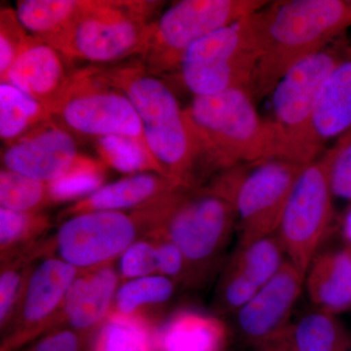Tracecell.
Segmentation results:
<instances>
[{
    "instance_id": "obj_21",
    "label": "cell",
    "mask_w": 351,
    "mask_h": 351,
    "mask_svg": "<svg viewBox=\"0 0 351 351\" xmlns=\"http://www.w3.org/2000/svg\"><path fill=\"white\" fill-rule=\"evenodd\" d=\"M230 339L223 317L186 307L164 317L156 332L157 351H226Z\"/></svg>"
},
{
    "instance_id": "obj_39",
    "label": "cell",
    "mask_w": 351,
    "mask_h": 351,
    "mask_svg": "<svg viewBox=\"0 0 351 351\" xmlns=\"http://www.w3.org/2000/svg\"><path fill=\"white\" fill-rule=\"evenodd\" d=\"M343 232H345V237L348 246H351V210L346 216Z\"/></svg>"
},
{
    "instance_id": "obj_3",
    "label": "cell",
    "mask_w": 351,
    "mask_h": 351,
    "mask_svg": "<svg viewBox=\"0 0 351 351\" xmlns=\"http://www.w3.org/2000/svg\"><path fill=\"white\" fill-rule=\"evenodd\" d=\"M263 44L250 92L260 101L289 69L343 38L351 25V1L283 0L262 10Z\"/></svg>"
},
{
    "instance_id": "obj_22",
    "label": "cell",
    "mask_w": 351,
    "mask_h": 351,
    "mask_svg": "<svg viewBox=\"0 0 351 351\" xmlns=\"http://www.w3.org/2000/svg\"><path fill=\"white\" fill-rule=\"evenodd\" d=\"M313 308L339 314L351 311V246L318 253L304 276Z\"/></svg>"
},
{
    "instance_id": "obj_37",
    "label": "cell",
    "mask_w": 351,
    "mask_h": 351,
    "mask_svg": "<svg viewBox=\"0 0 351 351\" xmlns=\"http://www.w3.org/2000/svg\"><path fill=\"white\" fill-rule=\"evenodd\" d=\"M90 338L71 328H59L32 341L25 351H87Z\"/></svg>"
},
{
    "instance_id": "obj_27",
    "label": "cell",
    "mask_w": 351,
    "mask_h": 351,
    "mask_svg": "<svg viewBox=\"0 0 351 351\" xmlns=\"http://www.w3.org/2000/svg\"><path fill=\"white\" fill-rule=\"evenodd\" d=\"M52 226V218L46 212L0 207V262L38 246L47 239Z\"/></svg>"
},
{
    "instance_id": "obj_2",
    "label": "cell",
    "mask_w": 351,
    "mask_h": 351,
    "mask_svg": "<svg viewBox=\"0 0 351 351\" xmlns=\"http://www.w3.org/2000/svg\"><path fill=\"white\" fill-rule=\"evenodd\" d=\"M133 213L142 235L158 233L182 252L195 289L218 276L237 230V216L228 201L203 186L177 188Z\"/></svg>"
},
{
    "instance_id": "obj_14",
    "label": "cell",
    "mask_w": 351,
    "mask_h": 351,
    "mask_svg": "<svg viewBox=\"0 0 351 351\" xmlns=\"http://www.w3.org/2000/svg\"><path fill=\"white\" fill-rule=\"evenodd\" d=\"M304 276L286 260L276 276L232 316L233 330L245 348L276 341L288 332L304 288Z\"/></svg>"
},
{
    "instance_id": "obj_25",
    "label": "cell",
    "mask_w": 351,
    "mask_h": 351,
    "mask_svg": "<svg viewBox=\"0 0 351 351\" xmlns=\"http://www.w3.org/2000/svg\"><path fill=\"white\" fill-rule=\"evenodd\" d=\"M293 351H351V334L334 314L313 308L288 330Z\"/></svg>"
},
{
    "instance_id": "obj_33",
    "label": "cell",
    "mask_w": 351,
    "mask_h": 351,
    "mask_svg": "<svg viewBox=\"0 0 351 351\" xmlns=\"http://www.w3.org/2000/svg\"><path fill=\"white\" fill-rule=\"evenodd\" d=\"M122 282L158 274V258L154 240L142 235L122 253L117 261Z\"/></svg>"
},
{
    "instance_id": "obj_38",
    "label": "cell",
    "mask_w": 351,
    "mask_h": 351,
    "mask_svg": "<svg viewBox=\"0 0 351 351\" xmlns=\"http://www.w3.org/2000/svg\"><path fill=\"white\" fill-rule=\"evenodd\" d=\"M247 351H293L292 346L288 339V332L283 337L265 343V345L246 348Z\"/></svg>"
},
{
    "instance_id": "obj_28",
    "label": "cell",
    "mask_w": 351,
    "mask_h": 351,
    "mask_svg": "<svg viewBox=\"0 0 351 351\" xmlns=\"http://www.w3.org/2000/svg\"><path fill=\"white\" fill-rule=\"evenodd\" d=\"M46 240V239H45ZM45 240L31 250L0 262V331L13 319L34 263L46 257Z\"/></svg>"
},
{
    "instance_id": "obj_9",
    "label": "cell",
    "mask_w": 351,
    "mask_h": 351,
    "mask_svg": "<svg viewBox=\"0 0 351 351\" xmlns=\"http://www.w3.org/2000/svg\"><path fill=\"white\" fill-rule=\"evenodd\" d=\"M265 0H182L154 21L138 59L154 75L178 71L184 53L209 34L267 6Z\"/></svg>"
},
{
    "instance_id": "obj_16",
    "label": "cell",
    "mask_w": 351,
    "mask_h": 351,
    "mask_svg": "<svg viewBox=\"0 0 351 351\" xmlns=\"http://www.w3.org/2000/svg\"><path fill=\"white\" fill-rule=\"evenodd\" d=\"M88 158L78 151L73 134L54 119L6 145L1 154L2 168L47 184L64 177Z\"/></svg>"
},
{
    "instance_id": "obj_30",
    "label": "cell",
    "mask_w": 351,
    "mask_h": 351,
    "mask_svg": "<svg viewBox=\"0 0 351 351\" xmlns=\"http://www.w3.org/2000/svg\"><path fill=\"white\" fill-rule=\"evenodd\" d=\"M97 145L101 160L108 168L128 175L154 172L164 176L151 152L138 141L110 136L97 140Z\"/></svg>"
},
{
    "instance_id": "obj_26",
    "label": "cell",
    "mask_w": 351,
    "mask_h": 351,
    "mask_svg": "<svg viewBox=\"0 0 351 351\" xmlns=\"http://www.w3.org/2000/svg\"><path fill=\"white\" fill-rule=\"evenodd\" d=\"M53 119L47 108L10 83H0V137L6 145Z\"/></svg>"
},
{
    "instance_id": "obj_19",
    "label": "cell",
    "mask_w": 351,
    "mask_h": 351,
    "mask_svg": "<svg viewBox=\"0 0 351 351\" xmlns=\"http://www.w3.org/2000/svg\"><path fill=\"white\" fill-rule=\"evenodd\" d=\"M351 130V54L328 78L316 101L307 135L308 162L326 151V145Z\"/></svg>"
},
{
    "instance_id": "obj_11",
    "label": "cell",
    "mask_w": 351,
    "mask_h": 351,
    "mask_svg": "<svg viewBox=\"0 0 351 351\" xmlns=\"http://www.w3.org/2000/svg\"><path fill=\"white\" fill-rule=\"evenodd\" d=\"M51 117L71 134L97 140L117 136L133 138L147 147L133 104L121 90L104 80L98 66H89L71 73Z\"/></svg>"
},
{
    "instance_id": "obj_6",
    "label": "cell",
    "mask_w": 351,
    "mask_h": 351,
    "mask_svg": "<svg viewBox=\"0 0 351 351\" xmlns=\"http://www.w3.org/2000/svg\"><path fill=\"white\" fill-rule=\"evenodd\" d=\"M304 165L267 158L223 171L205 188L228 201L237 216L239 244L276 234L284 209Z\"/></svg>"
},
{
    "instance_id": "obj_5",
    "label": "cell",
    "mask_w": 351,
    "mask_h": 351,
    "mask_svg": "<svg viewBox=\"0 0 351 351\" xmlns=\"http://www.w3.org/2000/svg\"><path fill=\"white\" fill-rule=\"evenodd\" d=\"M158 1L82 0L63 29L43 39L64 58L93 64L119 63L140 57L151 34L152 14Z\"/></svg>"
},
{
    "instance_id": "obj_4",
    "label": "cell",
    "mask_w": 351,
    "mask_h": 351,
    "mask_svg": "<svg viewBox=\"0 0 351 351\" xmlns=\"http://www.w3.org/2000/svg\"><path fill=\"white\" fill-rule=\"evenodd\" d=\"M201 152V180L242 164L276 157V140L251 92L193 97L184 108Z\"/></svg>"
},
{
    "instance_id": "obj_24",
    "label": "cell",
    "mask_w": 351,
    "mask_h": 351,
    "mask_svg": "<svg viewBox=\"0 0 351 351\" xmlns=\"http://www.w3.org/2000/svg\"><path fill=\"white\" fill-rule=\"evenodd\" d=\"M158 325L141 316L110 313L92 334L87 351H157Z\"/></svg>"
},
{
    "instance_id": "obj_32",
    "label": "cell",
    "mask_w": 351,
    "mask_h": 351,
    "mask_svg": "<svg viewBox=\"0 0 351 351\" xmlns=\"http://www.w3.org/2000/svg\"><path fill=\"white\" fill-rule=\"evenodd\" d=\"M108 166L101 159H87L82 165L56 181L48 182L51 203L54 205L82 199L105 186Z\"/></svg>"
},
{
    "instance_id": "obj_13",
    "label": "cell",
    "mask_w": 351,
    "mask_h": 351,
    "mask_svg": "<svg viewBox=\"0 0 351 351\" xmlns=\"http://www.w3.org/2000/svg\"><path fill=\"white\" fill-rule=\"evenodd\" d=\"M80 270L55 256L34 263L0 351H18L54 329L64 297Z\"/></svg>"
},
{
    "instance_id": "obj_10",
    "label": "cell",
    "mask_w": 351,
    "mask_h": 351,
    "mask_svg": "<svg viewBox=\"0 0 351 351\" xmlns=\"http://www.w3.org/2000/svg\"><path fill=\"white\" fill-rule=\"evenodd\" d=\"M337 152L336 142L315 160L304 165L277 228L276 237L286 258L304 274L319 253L334 219L335 195L330 171Z\"/></svg>"
},
{
    "instance_id": "obj_18",
    "label": "cell",
    "mask_w": 351,
    "mask_h": 351,
    "mask_svg": "<svg viewBox=\"0 0 351 351\" xmlns=\"http://www.w3.org/2000/svg\"><path fill=\"white\" fill-rule=\"evenodd\" d=\"M71 73L64 58L50 44L32 36L1 82L10 83L39 101L48 112L61 99Z\"/></svg>"
},
{
    "instance_id": "obj_12",
    "label": "cell",
    "mask_w": 351,
    "mask_h": 351,
    "mask_svg": "<svg viewBox=\"0 0 351 351\" xmlns=\"http://www.w3.org/2000/svg\"><path fill=\"white\" fill-rule=\"evenodd\" d=\"M141 237L133 212H92L64 219L46 242L48 255L87 270L117 263Z\"/></svg>"
},
{
    "instance_id": "obj_35",
    "label": "cell",
    "mask_w": 351,
    "mask_h": 351,
    "mask_svg": "<svg viewBox=\"0 0 351 351\" xmlns=\"http://www.w3.org/2000/svg\"><path fill=\"white\" fill-rule=\"evenodd\" d=\"M156 243L158 274L170 278L182 289H195L188 261L182 252L167 237L158 233H145Z\"/></svg>"
},
{
    "instance_id": "obj_1",
    "label": "cell",
    "mask_w": 351,
    "mask_h": 351,
    "mask_svg": "<svg viewBox=\"0 0 351 351\" xmlns=\"http://www.w3.org/2000/svg\"><path fill=\"white\" fill-rule=\"evenodd\" d=\"M98 69L104 80L133 104L145 145L164 176L182 188H200L199 145L184 108L169 87L138 58Z\"/></svg>"
},
{
    "instance_id": "obj_7",
    "label": "cell",
    "mask_w": 351,
    "mask_h": 351,
    "mask_svg": "<svg viewBox=\"0 0 351 351\" xmlns=\"http://www.w3.org/2000/svg\"><path fill=\"white\" fill-rule=\"evenodd\" d=\"M261 10L200 39L184 53L178 71L193 97L250 91L262 51Z\"/></svg>"
},
{
    "instance_id": "obj_31",
    "label": "cell",
    "mask_w": 351,
    "mask_h": 351,
    "mask_svg": "<svg viewBox=\"0 0 351 351\" xmlns=\"http://www.w3.org/2000/svg\"><path fill=\"white\" fill-rule=\"evenodd\" d=\"M51 203L47 182L14 171H0V207L23 212H45Z\"/></svg>"
},
{
    "instance_id": "obj_8",
    "label": "cell",
    "mask_w": 351,
    "mask_h": 351,
    "mask_svg": "<svg viewBox=\"0 0 351 351\" xmlns=\"http://www.w3.org/2000/svg\"><path fill=\"white\" fill-rule=\"evenodd\" d=\"M351 54L345 36L306 58L282 76L271 96L269 122L276 140L277 158L306 165L309 123L318 97L332 75Z\"/></svg>"
},
{
    "instance_id": "obj_20",
    "label": "cell",
    "mask_w": 351,
    "mask_h": 351,
    "mask_svg": "<svg viewBox=\"0 0 351 351\" xmlns=\"http://www.w3.org/2000/svg\"><path fill=\"white\" fill-rule=\"evenodd\" d=\"M177 188L182 186L158 173L129 175L106 184L86 197L69 204L58 219L63 221L75 215L92 212L136 211Z\"/></svg>"
},
{
    "instance_id": "obj_17",
    "label": "cell",
    "mask_w": 351,
    "mask_h": 351,
    "mask_svg": "<svg viewBox=\"0 0 351 351\" xmlns=\"http://www.w3.org/2000/svg\"><path fill=\"white\" fill-rule=\"evenodd\" d=\"M120 284L117 263L80 270L64 297L53 330L71 328L92 336L112 311Z\"/></svg>"
},
{
    "instance_id": "obj_15",
    "label": "cell",
    "mask_w": 351,
    "mask_h": 351,
    "mask_svg": "<svg viewBox=\"0 0 351 351\" xmlns=\"http://www.w3.org/2000/svg\"><path fill=\"white\" fill-rule=\"evenodd\" d=\"M285 252L276 234L237 246L219 274L215 314L233 316L282 267Z\"/></svg>"
},
{
    "instance_id": "obj_29",
    "label": "cell",
    "mask_w": 351,
    "mask_h": 351,
    "mask_svg": "<svg viewBox=\"0 0 351 351\" xmlns=\"http://www.w3.org/2000/svg\"><path fill=\"white\" fill-rule=\"evenodd\" d=\"M82 0H21L16 15L32 36L49 38L63 29L75 18Z\"/></svg>"
},
{
    "instance_id": "obj_34",
    "label": "cell",
    "mask_w": 351,
    "mask_h": 351,
    "mask_svg": "<svg viewBox=\"0 0 351 351\" xmlns=\"http://www.w3.org/2000/svg\"><path fill=\"white\" fill-rule=\"evenodd\" d=\"M32 38V34L21 25L16 11L2 7L0 12V80L5 77L16 58Z\"/></svg>"
},
{
    "instance_id": "obj_36",
    "label": "cell",
    "mask_w": 351,
    "mask_h": 351,
    "mask_svg": "<svg viewBox=\"0 0 351 351\" xmlns=\"http://www.w3.org/2000/svg\"><path fill=\"white\" fill-rule=\"evenodd\" d=\"M330 179L335 197L351 201V130L338 141Z\"/></svg>"
},
{
    "instance_id": "obj_23",
    "label": "cell",
    "mask_w": 351,
    "mask_h": 351,
    "mask_svg": "<svg viewBox=\"0 0 351 351\" xmlns=\"http://www.w3.org/2000/svg\"><path fill=\"white\" fill-rule=\"evenodd\" d=\"M180 289L159 274L125 281L120 284L110 313L141 316L159 324Z\"/></svg>"
}]
</instances>
